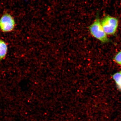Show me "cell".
Wrapping results in <instances>:
<instances>
[{"label": "cell", "mask_w": 121, "mask_h": 121, "mask_svg": "<svg viewBox=\"0 0 121 121\" xmlns=\"http://www.w3.org/2000/svg\"><path fill=\"white\" fill-rule=\"evenodd\" d=\"M89 29L91 35L101 43H105L111 42L107 37L100 20L99 13H97L96 19L93 23L89 26Z\"/></svg>", "instance_id": "6da1fadb"}, {"label": "cell", "mask_w": 121, "mask_h": 121, "mask_svg": "<svg viewBox=\"0 0 121 121\" xmlns=\"http://www.w3.org/2000/svg\"><path fill=\"white\" fill-rule=\"evenodd\" d=\"M103 28L107 35L114 36L119 25V20L117 17L107 15L101 21Z\"/></svg>", "instance_id": "7a4b0ae2"}, {"label": "cell", "mask_w": 121, "mask_h": 121, "mask_svg": "<svg viewBox=\"0 0 121 121\" xmlns=\"http://www.w3.org/2000/svg\"><path fill=\"white\" fill-rule=\"evenodd\" d=\"M15 21L11 15L6 13L0 19V29L4 32H9L14 29Z\"/></svg>", "instance_id": "3957f363"}, {"label": "cell", "mask_w": 121, "mask_h": 121, "mask_svg": "<svg viewBox=\"0 0 121 121\" xmlns=\"http://www.w3.org/2000/svg\"><path fill=\"white\" fill-rule=\"evenodd\" d=\"M8 46L3 40L0 39V61L5 58L7 54Z\"/></svg>", "instance_id": "277c9868"}, {"label": "cell", "mask_w": 121, "mask_h": 121, "mask_svg": "<svg viewBox=\"0 0 121 121\" xmlns=\"http://www.w3.org/2000/svg\"><path fill=\"white\" fill-rule=\"evenodd\" d=\"M112 76L118 89L121 91V71L114 73Z\"/></svg>", "instance_id": "5b68a950"}, {"label": "cell", "mask_w": 121, "mask_h": 121, "mask_svg": "<svg viewBox=\"0 0 121 121\" xmlns=\"http://www.w3.org/2000/svg\"><path fill=\"white\" fill-rule=\"evenodd\" d=\"M113 59L116 63L121 65V51L116 54Z\"/></svg>", "instance_id": "8992f818"}]
</instances>
